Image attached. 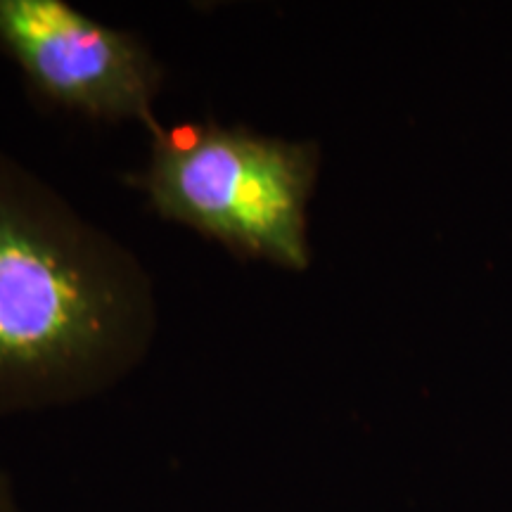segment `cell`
Wrapping results in <instances>:
<instances>
[{
    "mask_svg": "<svg viewBox=\"0 0 512 512\" xmlns=\"http://www.w3.org/2000/svg\"><path fill=\"white\" fill-rule=\"evenodd\" d=\"M138 176L152 209L221 242L242 259L287 271L311 264L306 209L318 181L316 143L242 126L152 128Z\"/></svg>",
    "mask_w": 512,
    "mask_h": 512,
    "instance_id": "7a4b0ae2",
    "label": "cell"
},
{
    "mask_svg": "<svg viewBox=\"0 0 512 512\" xmlns=\"http://www.w3.org/2000/svg\"><path fill=\"white\" fill-rule=\"evenodd\" d=\"M157 325L143 261L0 147V415L110 392Z\"/></svg>",
    "mask_w": 512,
    "mask_h": 512,
    "instance_id": "6da1fadb",
    "label": "cell"
},
{
    "mask_svg": "<svg viewBox=\"0 0 512 512\" xmlns=\"http://www.w3.org/2000/svg\"><path fill=\"white\" fill-rule=\"evenodd\" d=\"M0 53L48 105L112 124L157 126L162 64L133 34L64 0H0Z\"/></svg>",
    "mask_w": 512,
    "mask_h": 512,
    "instance_id": "3957f363",
    "label": "cell"
},
{
    "mask_svg": "<svg viewBox=\"0 0 512 512\" xmlns=\"http://www.w3.org/2000/svg\"><path fill=\"white\" fill-rule=\"evenodd\" d=\"M0 512H22L10 477L0 470Z\"/></svg>",
    "mask_w": 512,
    "mask_h": 512,
    "instance_id": "277c9868",
    "label": "cell"
}]
</instances>
